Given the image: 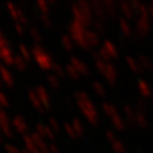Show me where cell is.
Masks as SVG:
<instances>
[{"label": "cell", "instance_id": "6da1fadb", "mask_svg": "<svg viewBox=\"0 0 153 153\" xmlns=\"http://www.w3.org/2000/svg\"><path fill=\"white\" fill-rule=\"evenodd\" d=\"M0 76H1L2 81L5 82V84H7V86H10V87L13 86L14 80H13V78H12V74H11V72H10L3 65H0Z\"/></svg>", "mask_w": 153, "mask_h": 153}, {"label": "cell", "instance_id": "7a4b0ae2", "mask_svg": "<svg viewBox=\"0 0 153 153\" xmlns=\"http://www.w3.org/2000/svg\"><path fill=\"white\" fill-rule=\"evenodd\" d=\"M7 9H9L10 14L12 15L13 18L17 19L18 22H27L26 19H25L24 15H22V13L20 12L18 9H16V7H15L12 3H9V4H7Z\"/></svg>", "mask_w": 153, "mask_h": 153}, {"label": "cell", "instance_id": "3957f363", "mask_svg": "<svg viewBox=\"0 0 153 153\" xmlns=\"http://www.w3.org/2000/svg\"><path fill=\"white\" fill-rule=\"evenodd\" d=\"M0 57L9 65L14 63V57L12 55V52L7 50V47H0Z\"/></svg>", "mask_w": 153, "mask_h": 153}, {"label": "cell", "instance_id": "277c9868", "mask_svg": "<svg viewBox=\"0 0 153 153\" xmlns=\"http://www.w3.org/2000/svg\"><path fill=\"white\" fill-rule=\"evenodd\" d=\"M13 124H14L15 129L18 132H20V133H22V132H25L27 130V124H26V122L22 120V117H15L14 121H13Z\"/></svg>", "mask_w": 153, "mask_h": 153}, {"label": "cell", "instance_id": "5b68a950", "mask_svg": "<svg viewBox=\"0 0 153 153\" xmlns=\"http://www.w3.org/2000/svg\"><path fill=\"white\" fill-rule=\"evenodd\" d=\"M0 126H9L7 115L2 110H0Z\"/></svg>", "mask_w": 153, "mask_h": 153}, {"label": "cell", "instance_id": "8992f818", "mask_svg": "<svg viewBox=\"0 0 153 153\" xmlns=\"http://www.w3.org/2000/svg\"><path fill=\"white\" fill-rule=\"evenodd\" d=\"M14 64L16 65L17 68H19V69H24L25 66H26L24 60H22V57H19V56L14 57Z\"/></svg>", "mask_w": 153, "mask_h": 153}, {"label": "cell", "instance_id": "52a82bcc", "mask_svg": "<svg viewBox=\"0 0 153 153\" xmlns=\"http://www.w3.org/2000/svg\"><path fill=\"white\" fill-rule=\"evenodd\" d=\"M0 106H3V108L9 106V101L3 93H0Z\"/></svg>", "mask_w": 153, "mask_h": 153}, {"label": "cell", "instance_id": "ba28073f", "mask_svg": "<svg viewBox=\"0 0 153 153\" xmlns=\"http://www.w3.org/2000/svg\"><path fill=\"white\" fill-rule=\"evenodd\" d=\"M30 99H31L32 103H33L34 106H35L36 108H41V103H38V102H37L38 100H37V98H36L35 94L30 93Z\"/></svg>", "mask_w": 153, "mask_h": 153}, {"label": "cell", "instance_id": "9c48e42d", "mask_svg": "<svg viewBox=\"0 0 153 153\" xmlns=\"http://www.w3.org/2000/svg\"><path fill=\"white\" fill-rule=\"evenodd\" d=\"M0 129L2 130V132L7 135V136L12 137V131H11L9 126H0Z\"/></svg>", "mask_w": 153, "mask_h": 153}, {"label": "cell", "instance_id": "30bf717a", "mask_svg": "<svg viewBox=\"0 0 153 153\" xmlns=\"http://www.w3.org/2000/svg\"><path fill=\"white\" fill-rule=\"evenodd\" d=\"M20 52H22V54L24 55V57L26 59V60H29V59H30V54H29L28 49H27L24 45L20 46Z\"/></svg>", "mask_w": 153, "mask_h": 153}, {"label": "cell", "instance_id": "8fae6325", "mask_svg": "<svg viewBox=\"0 0 153 153\" xmlns=\"http://www.w3.org/2000/svg\"><path fill=\"white\" fill-rule=\"evenodd\" d=\"M7 41L4 38V36L1 34V32H0V47H7Z\"/></svg>", "mask_w": 153, "mask_h": 153}, {"label": "cell", "instance_id": "7c38bea8", "mask_svg": "<svg viewBox=\"0 0 153 153\" xmlns=\"http://www.w3.org/2000/svg\"><path fill=\"white\" fill-rule=\"evenodd\" d=\"M31 34H32V37L35 38L36 41H37V39H38V35H37L38 32L36 31V30H33V29H32V30H31Z\"/></svg>", "mask_w": 153, "mask_h": 153}, {"label": "cell", "instance_id": "4fadbf2b", "mask_svg": "<svg viewBox=\"0 0 153 153\" xmlns=\"http://www.w3.org/2000/svg\"><path fill=\"white\" fill-rule=\"evenodd\" d=\"M15 29H16L17 31H18L20 34L22 33V27H20V24H16V25H15Z\"/></svg>", "mask_w": 153, "mask_h": 153}, {"label": "cell", "instance_id": "5bb4252c", "mask_svg": "<svg viewBox=\"0 0 153 153\" xmlns=\"http://www.w3.org/2000/svg\"><path fill=\"white\" fill-rule=\"evenodd\" d=\"M1 86H3V81H2V79H1V76H0V87Z\"/></svg>", "mask_w": 153, "mask_h": 153}, {"label": "cell", "instance_id": "9a60e30c", "mask_svg": "<svg viewBox=\"0 0 153 153\" xmlns=\"http://www.w3.org/2000/svg\"><path fill=\"white\" fill-rule=\"evenodd\" d=\"M0 141H2V136H1V134H0Z\"/></svg>", "mask_w": 153, "mask_h": 153}]
</instances>
